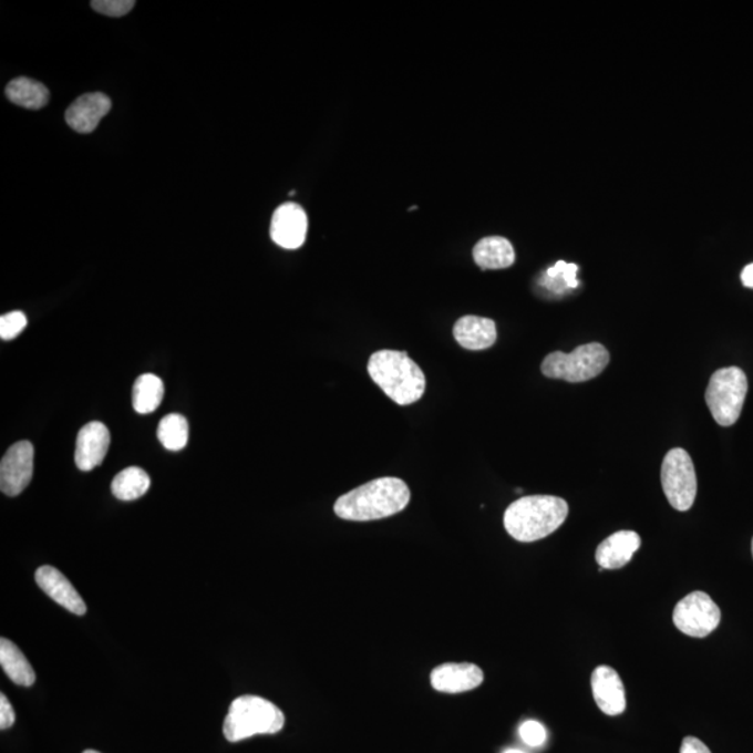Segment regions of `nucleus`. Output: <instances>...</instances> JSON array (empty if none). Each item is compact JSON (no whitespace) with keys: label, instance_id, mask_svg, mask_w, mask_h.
Returning <instances> with one entry per match:
<instances>
[{"label":"nucleus","instance_id":"obj_25","mask_svg":"<svg viewBox=\"0 0 753 753\" xmlns=\"http://www.w3.org/2000/svg\"><path fill=\"white\" fill-rule=\"evenodd\" d=\"M27 322L29 320H27L25 314L19 310L0 317V338L3 341H12V339L18 338L24 331Z\"/></svg>","mask_w":753,"mask_h":753},{"label":"nucleus","instance_id":"obj_6","mask_svg":"<svg viewBox=\"0 0 753 753\" xmlns=\"http://www.w3.org/2000/svg\"><path fill=\"white\" fill-rule=\"evenodd\" d=\"M746 394V374L744 370L733 365L713 373L704 398L714 421L720 426L729 427L739 421Z\"/></svg>","mask_w":753,"mask_h":753},{"label":"nucleus","instance_id":"obj_9","mask_svg":"<svg viewBox=\"0 0 753 753\" xmlns=\"http://www.w3.org/2000/svg\"><path fill=\"white\" fill-rule=\"evenodd\" d=\"M34 473V446L30 441L13 444L0 462V489L9 497L19 496Z\"/></svg>","mask_w":753,"mask_h":753},{"label":"nucleus","instance_id":"obj_3","mask_svg":"<svg viewBox=\"0 0 753 753\" xmlns=\"http://www.w3.org/2000/svg\"><path fill=\"white\" fill-rule=\"evenodd\" d=\"M371 380L398 405L417 402L426 390V376L405 352L379 351L368 364Z\"/></svg>","mask_w":753,"mask_h":753},{"label":"nucleus","instance_id":"obj_18","mask_svg":"<svg viewBox=\"0 0 753 753\" xmlns=\"http://www.w3.org/2000/svg\"><path fill=\"white\" fill-rule=\"evenodd\" d=\"M473 258L483 270H502L513 266L515 250L510 241L502 236L484 238L473 249Z\"/></svg>","mask_w":753,"mask_h":753},{"label":"nucleus","instance_id":"obj_23","mask_svg":"<svg viewBox=\"0 0 753 753\" xmlns=\"http://www.w3.org/2000/svg\"><path fill=\"white\" fill-rule=\"evenodd\" d=\"M578 271L579 267L577 264L558 261L556 266L548 268L545 276L540 278L539 283L553 293L564 295L569 289L579 287Z\"/></svg>","mask_w":753,"mask_h":753},{"label":"nucleus","instance_id":"obj_14","mask_svg":"<svg viewBox=\"0 0 753 753\" xmlns=\"http://www.w3.org/2000/svg\"><path fill=\"white\" fill-rule=\"evenodd\" d=\"M35 580L37 585L44 590V594L68 611L73 612L75 616H84L87 612V606H85L83 597L78 594V590L73 588L70 580L61 571H58L56 568L51 567V565L38 568Z\"/></svg>","mask_w":753,"mask_h":753},{"label":"nucleus","instance_id":"obj_22","mask_svg":"<svg viewBox=\"0 0 753 753\" xmlns=\"http://www.w3.org/2000/svg\"><path fill=\"white\" fill-rule=\"evenodd\" d=\"M151 478L142 467L132 466L117 473L112 482V494L121 502H133L148 492Z\"/></svg>","mask_w":753,"mask_h":753},{"label":"nucleus","instance_id":"obj_17","mask_svg":"<svg viewBox=\"0 0 753 753\" xmlns=\"http://www.w3.org/2000/svg\"><path fill=\"white\" fill-rule=\"evenodd\" d=\"M454 337L462 348L483 351L497 341L496 322L484 317H462L454 327Z\"/></svg>","mask_w":753,"mask_h":753},{"label":"nucleus","instance_id":"obj_30","mask_svg":"<svg viewBox=\"0 0 753 753\" xmlns=\"http://www.w3.org/2000/svg\"><path fill=\"white\" fill-rule=\"evenodd\" d=\"M741 281L745 288L753 289V262L741 272Z\"/></svg>","mask_w":753,"mask_h":753},{"label":"nucleus","instance_id":"obj_26","mask_svg":"<svg viewBox=\"0 0 753 753\" xmlns=\"http://www.w3.org/2000/svg\"><path fill=\"white\" fill-rule=\"evenodd\" d=\"M134 0H94L91 2V8L101 14L110 16V18H122L134 8Z\"/></svg>","mask_w":753,"mask_h":753},{"label":"nucleus","instance_id":"obj_24","mask_svg":"<svg viewBox=\"0 0 753 753\" xmlns=\"http://www.w3.org/2000/svg\"><path fill=\"white\" fill-rule=\"evenodd\" d=\"M158 439L168 451L185 448L188 440V424L182 414L172 413L159 422Z\"/></svg>","mask_w":753,"mask_h":753},{"label":"nucleus","instance_id":"obj_10","mask_svg":"<svg viewBox=\"0 0 753 753\" xmlns=\"http://www.w3.org/2000/svg\"><path fill=\"white\" fill-rule=\"evenodd\" d=\"M308 215L295 203L282 204L276 209L271 220V238L283 249H299L308 235Z\"/></svg>","mask_w":753,"mask_h":753},{"label":"nucleus","instance_id":"obj_12","mask_svg":"<svg viewBox=\"0 0 753 753\" xmlns=\"http://www.w3.org/2000/svg\"><path fill=\"white\" fill-rule=\"evenodd\" d=\"M591 691L597 706L607 715L626 712L627 698L620 675L609 666H599L591 674Z\"/></svg>","mask_w":753,"mask_h":753},{"label":"nucleus","instance_id":"obj_20","mask_svg":"<svg viewBox=\"0 0 753 753\" xmlns=\"http://www.w3.org/2000/svg\"><path fill=\"white\" fill-rule=\"evenodd\" d=\"M7 96L13 104L32 111L41 110L50 102V91L45 85L29 78L12 80L8 84Z\"/></svg>","mask_w":753,"mask_h":753},{"label":"nucleus","instance_id":"obj_5","mask_svg":"<svg viewBox=\"0 0 753 753\" xmlns=\"http://www.w3.org/2000/svg\"><path fill=\"white\" fill-rule=\"evenodd\" d=\"M610 363V353L601 343H586L571 353L553 352L543 360L541 371L548 379L584 383L599 375Z\"/></svg>","mask_w":753,"mask_h":753},{"label":"nucleus","instance_id":"obj_29","mask_svg":"<svg viewBox=\"0 0 753 753\" xmlns=\"http://www.w3.org/2000/svg\"><path fill=\"white\" fill-rule=\"evenodd\" d=\"M681 753H712L709 747L703 744L701 740L695 739V736H687L682 741Z\"/></svg>","mask_w":753,"mask_h":753},{"label":"nucleus","instance_id":"obj_21","mask_svg":"<svg viewBox=\"0 0 753 753\" xmlns=\"http://www.w3.org/2000/svg\"><path fill=\"white\" fill-rule=\"evenodd\" d=\"M164 383L158 375L143 374L133 385V408L140 414H148L157 411L164 400Z\"/></svg>","mask_w":753,"mask_h":753},{"label":"nucleus","instance_id":"obj_15","mask_svg":"<svg viewBox=\"0 0 753 753\" xmlns=\"http://www.w3.org/2000/svg\"><path fill=\"white\" fill-rule=\"evenodd\" d=\"M111 100L102 93L79 96L66 111L68 125L78 133H93L111 111Z\"/></svg>","mask_w":753,"mask_h":753},{"label":"nucleus","instance_id":"obj_33","mask_svg":"<svg viewBox=\"0 0 753 753\" xmlns=\"http://www.w3.org/2000/svg\"><path fill=\"white\" fill-rule=\"evenodd\" d=\"M752 557H753V539H752Z\"/></svg>","mask_w":753,"mask_h":753},{"label":"nucleus","instance_id":"obj_4","mask_svg":"<svg viewBox=\"0 0 753 753\" xmlns=\"http://www.w3.org/2000/svg\"><path fill=\"white\" fill-rule=\"evenodd\" d=\"M283 725L285 714L276 704L260 697L245 695L230 704L224 735L229 742H239L255 735L277 734Z\"/></svg>","mask_w":753,"mask_h":753},{"label":"nucleus","instance_id":"obj_7","mask_svg":"<svg viewBox=\"0 0 753 753\" xmlns=\"http://www.w3.org/2000/svg\"><path fill=\"white\" fill-rule=\"evenodd\" d=\"M661 486L671 507L685 513L695 503L698 481L695 466L685 450L667 452L661 465Z\"/></svg>","mask_w":753,"mask_h":753},{"label":"nucleus","instance_id":"obj_28","mask_svg":"<svg viewBox=\"0 0 753 753\" xmlns=\"http://www.w3.org/2000/svg\"><path fill=\"white\" fill-rule=\"evenodd\" d=\"M16 722V713L7 695H0V729L8 730Z\"/></svg>","mask_w":753,"mask_h":753},{"label":"nucleus","instance_id":"obj_31","mask_svg":"<svg viewBox=\"0 0 753 753\" xmlns=\"http://www.w3.org/2000/svg\"><path fill=\"white\" fill-rule=\"evenodd\" d=\"M503 753H525V752L519 751V750H507V751H504Z\"/></svg>","mask_w":753,"mask_h":753},{"label":"nucleus","instance_id":"obj_8","mask_svg":"<svg viewBox=\"0 0 753 753\" xmlns=\"http://www.w3.org/2000/svg\"><path fill=\"white\" fill-rule=\"evenodd\" d=\"M722 611L704 591H693L678 601L672 621L682 633L692 638H706L719 627Z\"/></svg>","mask_w":753,"mask_h":753},{"label":"nucleus","instance_id":"obj_1","mask_svg":"<svg viewBox=\"0 0 753 753\" xmlns=\"http://www.w3.org/2000/svg\"><path fill=\"white\" fill-rule=\"evenodd\" d=\"M411 502V489L398 477H381L363 484L337 499V516L345 520L369 522L402 513Z\"/></svg>","mask_w":753,"mask_h":753},{"label":"nucleus","instance_id":"obj_13","mask_svg":"<svg viewBox=\"0 0 753 753\" xmlns=\"http://www.w3.org/2000/svg\"><path fill=\"white\" fill-rule=\"evenodd\" d=\"M484 674L481 667L472 663H445L435 669L430 681L435 691L461 693L475 690L483 684Z\"/></svg>","mask_w":753,"mask_h":753},{"label":"nucleus","instance_id":"obj_11","mask_svg":"<svg viewBox=\"0 0 753 753\" xmlns=\"http://www.w3.org/2000/svg\"><path fill=\"white\" fill-rule=\"evenodd\" d=\"M110 430L101 422H91L80 430L75 441V465L80 471L90 472L104 462L110 450Z\"/></svg>","mask_w":753,"mask_h":753},{"label":"nucleus","instance_id":"obj_2","mask_svg":"<svg viewBox=\"0 0 753 753\" xmlns=\"http://www.w3.org/2000/svg\"><path fill=\"white\" fill-rule=\"evenodd\" d=\"M565 499L554 496H529L516 499L504 514V526L510 537L522 543L545 539L567 519Z\"/></svg>","mask_w":753,"mask_h":753},{"label":"nucleus","instance_id":"obj_16","mask_svg":"<svg viewBox=\"0 0 753 753\" xmlns=\"http://www.w3.org/2000/svg\"><path fill=\"white\" fill-rule=\"evenodd\" d=\"M640 543L642 541L637 532H617L597 547L596 561L601 569L623 568L639 550Z\"/></svg>","mask_w":753,"mask_h":753},{"label":"nucleus","instance_id":"obj_19","mask_svg":"<svg viewBox=\"0 0 753 753\" xmlns=\"http://www.w3.org/2000/svg\"><path fill=\"white\" fill-rule=\"evenodd\" d=\"M0 664L10 680L20 687H31L35 682V672L21 650L9 639L0 640Z\"/></svg>","mask_w":753,"mask_h":753},{"label":"nucleus","instance_id":"obj_27","mask_svg":"<svg viewBox=\"0 0 753 753\" xmlns=\"http://www.w3.org/2000/svg\"><path fill=\"white\" fill-rule=\"evenodd\" d=\"M519 735L526 745L534 747L541 746L547 740L545 725L535 722V720H529V722L522 724L519 728Z\"/></svg>","mask_w":753,"mask_h":753},{"label":"nucleus","instance_id":"obj_32","mask_svg":"<svg viewBox=\"0 0 753 753\" xmlns=\"http://www.w3.org/2000/svg\"><path fill=\"white\" fill-rule=\"evenodd\" d=\"M83 753H100V752H96V751H93V750H89V751H84Z\"/></svg>","mask_w":753,"mask_h":753}]
</instances>
